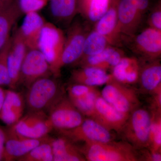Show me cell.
<instances>
[{
	"instance_id": "ffe728a7",
	"label": "cell",
	"mask_w": 161,
	"mask_h": 161,
	"mask_svg": "<svg viewBox=\"0 0 161 161\" xmlns=\"http://www.w3.org/2000/svg\"><path fill=\"white\" fill-rule=\"evenodd\" d=\"M49 11L53 23L67 28L78 14V0H49Z\"/></svg>"
},
{
	"instance_id": "8992f818",
	"label": "cell",
	"mask_w": 161,
	"mask_h": 161,
	"mask_svg": "<svg viewBox=\"0 0 161 161\" xmlns=\"http://www.w3.org/2000/svg\"><path fill=\"white\" fill-rule=\"evenodd\" d=\"M91 24L86 20L75 19L67 28L63 53L60 59V69L65 65L76 64L82 57L84 45L91 31Z\"/></svg>"
},
{
	"instance_id": "4fadbf2b",
	"label": "cell",
	"mask_w": 161,
	"mask_h": 161,
	"mask_svg": "<svg viewBox=\"0 0 161 161\" xmlns=\"http://www.w3.org/2000/svg\"><path fill=\"white\" fill-rule=\"evenodd\" d=\"M138 0H120L118 8V23L115 32L120 41L121 36H131L138 32L142 25L137 8Z\"/></svg>"
},
{
	"instance_id": "d4e9b609",
	"label": "cell",
	"mask_w": 161,
	"mask_h": 161,
	"mask_svg": "<svg viewBox=\"0 0 161 161\" xmlns=\"http://www.w3.org/2000/svg\"><path fill=\"white\" fill-rule=\"evenodd\" d=\"M120 0H112L107 11L94 24L93 30L112 39L117 46L121 45L120 41L115 36V28L118 23V8Z\"/></svg>"
},
{
	"instance_id": "d590c367",
	"label": "cell",
	"mask_w": 161,
	"mask_h": 161,
	"mask_svg": "<svg viewBox=\"0 0 161 161\" xmlns=\"http://www.w3.org/2000/svg\"><path fill=\"white\" fill-rule=\"evenodd\" d=\"M149 151L144 150L143 151V159L149 161H161V151H156L149 149Z\"/></svg>"
},
{
	"instance_id": "5bb4252c",
	"label": "cell",
	"mask_w": 161,
	"mask_h": 161,
	"mask_svg": "<svg viewBox=\"0 0 161 161\" xmlns=\"http://www.w3.org/2000/svg\"><path fill=\"white\" fill-rule=\"evenodd\" d=\"M130 114L122 113L108 103L100 95L96 99L93 119L110 131L120 133Z\"/></svg>"
},
{
	"instance_id": "e575fe53",
	"label": "cell",
	"mask_w": 161,
	"mask_h": 161,
	"mask_svg": "<svg viewBox=\"0 0 161 161\" xmlns=\"http://www.w3.org/2000/svg\"><path fill=\"white\" fill-rule=\"evenodd\" d=\"M157 1V0H138L137 8L138 15L142 23L145 15L149 12Z\"/></svg>"
},
{
	"instance_id": "4316f807",
	"label": "cell",
	"mask_w": 161,
	"mask_h": 161,
	"mask_svg": "<svg viewBox=\"0 0 161 161\" xmlns=\"http://www.w3.org/2000/svg\"><path fill=\"white\" fill-rule=\"evenodd\" d=\"M110 46L118 47L112 39L92 29L86 39L81 58L98 54Z\"/></svg>"
},
{
	"instance_id": "836d02e7",
	"label": "cell",
	"mask_w": 161,
	"mask_h": 161,
	"mask_svg": "<svg viewBox=\"0 0 161 161\" xmlns=\"http://www.w3.org/2000/svg\"><path fill=\"white\" fill-rule=\"evenodd\" d=\"M95 86H89L81 84L73 83L70 85L67 89L68 98H78L95 90Z\"/></svg>"
},
{
	"instance_id": "f35d334b",
	"label": "cell",
	"mask_w": 161,
	"mask_h": 161,
	"mask_svg": "<svg viewBox=\"0 0 161 161\" xmlns=\"http://www.w3.org/2000/svg\"><path fill=\"white\" fill-rule=\"evenodd\" d=\"M7 0H0V8L3 6Z\"/></svg>"
},
{
	"instance_id": "44dd1931",
	"label": "cell",
	"mask_w": 161,
	"mask_h": 161,
	"mask_svg": "<svg viewBox=\"0 0 161 161\" xmlns=\"http://www.w3.org/2000/svg\"><path fill=\"white\" fill-rule=\"evenodd\" d=\"M141 67L138 81L145 92L153 94L161 86V64L160 59L143 60L140 59Z\"/></svg>"
},
{
	"instance_id": "6da1fadb",
	"label": "cell",
	"mask_w": 161,
	"mask_h": 161,
	"mask_svg": "<svg viewBox=\"0 0 161 161\" xmlns=\"http://www.w3.org/2000/svg\"><path fill=\"white\" fill-rule=\"evenodd\" d=\"M58 81L50 77L36 80L27 88L25 103L29 112H48L63 95Z\"/></svg>"
},
{
	"instance_id": "4dcf8cb0",
	"label": "cell",
	"mask_w": 161,
	"mask_h": 161,
	"mask_svg": "<svg viewBox=\"0 0 161 161\" xmlns=\"http://www.w3.org/2000/svg\"><path fill=\"white\" fill-rule=\"evenodd\" d=\"M10 44V38L3 49L0 50V86H10V78L7 65V57Z\"/></svg>"
},
{
	"instance_id": "7a4b0ae2",
	"label": "cell",
	"mask_w": 161,
	"mask_h": 161,
	"mask_svg": "<svg viewBox=\"0 0 161 161\" xmlns=\"http://www.w3.org/2000/svg\"><path fill=\"white\" fill-rule=\"evenodd\" d=\"M86 161L140 160L136 149L127 142H87L80 148Z\"/></svg>"
},
{
	"instance_id": "52a82bcc",
	"label": "cell",
	"mask_w": 161,
	"mask_h": 161,
	"mask_svg": "<svg viewBox=\"0 0 161 161\" xmlns=\"http://www.w3.org/2000/svg\"><path fill=\"white\" fill-rule=\"evenodd\" d=\"M102 98L122 113L130 114L139 106L140 102L135 90L112 78L100 92Z\"/></svg>"
},
{
	"instance_id": "e0dca14e",
	"label": "cell",
	"mask_w": 161,
	"mask_h": 161,
	"mask_svg": "<svg viewBox=\"0 0 161 161\" xmlns=\"http://www.w3.org/2000/svg\"><path fill=\"white\" fill-rule=\"evenodd\" d=\"M25 104V99L21 93L13 89L6 90L0 120L9 127L16 124L23 116Z\"/></svg>"
},
{
	"instance_id": "f1b7e54d",
	"label": "cell",
	"mask_w": 161,
	"mask_h": 161,
	"mask_svg": "<svg viewBox=\"0 0 161 161\" xmlns=\"http://www.w3.org/2000/svg\"><path fill=\"white\" fill-rule=\"evenodd\" d=\"M43 142L18 159L19 161H53L52 140Z\"/></svg>"
},
{
	"instance_id": "8d00e7d4",
	"label": "cell",
	"mask_w": 161,
	"mask_h": 161,
	"mask_svg": "<svg viewBox=\"0 0 161 161\" xmlns=\"http://www.w3.org/2000/svg\"><path fill=\"white\" fill-rule=\"evenodd\" d=\"M5 130L0 127V161L3 160V150L5 144Z\"/></svg>"
},
{
	"instance_id": "484cf974",
	"label": "cell",
	"mask_w": 161,
	"mask_h": 161,
	"mask_svg": "<svg viewBox=\"0 0 161 161\" xmlns=\"http://www.w3.org/2000/svg\"><path fill=\"white\" fill-rule=\"evenodd\" d=\"M112 0H78V13L91 25L107 11Z\"/></svg>"
},
{
	"instance_id": "3957f363",
	"label": "cell",
	"mask_w": 161,
	"mask_h": 161,
	"mask_svg": "<svg viewBox=\"0 0 161 161\" xmlns=\"http://www.w3.org/2000/svg\"><path fill=\"white\" fill-rule=\"evenodd\" d=\"M65 41V34L61 28L53 23L46 22L38 43V49L49 64L52 75L59 77L60 63Z\"/></svg>"
},
{
	"instance_id": "2e32d148",
	"label": "cell",
	"mask_w": 161,
	"mask_h": 161,
	"mask_svg": "<svg viewBox=\"0 0 161 161\" xmlns=\"http://www.w3.org/2000/svg\"><path fill=\"white\" fill-rule=\"evenodd\" d=\"M125 56V53L118 47L110 46L98 54L81 58L75 64L80 67H92L107 71L112 69Z\"/></svg>"
},
{
	"instance_id": "8fae6325",
	"label": "cell",
	"mask_w": 161,
	"mask_h": 161,
	"mask_svg": "<svg viewBox=\"0 0 161 161\" xmlns=\"http://www.w3.org/2000/svg\"><path fill=\"white\" fill-rule=\"evenodd\" d=\"M5 132L3 160L6 161L17 160L38 145L52 138L48 135L41 138H28L19 134L12 126Z\"/></svg>"
},
{
	"instance_id": "30bf717a",
	"label": "cell",
	"mask_w": 161,
	"mask_h": 161,
	"mask_svg": "<svg viewBox=\"0 0 161 161\" xmlns=\"http://www.w3.org/2000/svg\"><path fill=\"white\" fill-rule=\"evenodd\" d=\"M52 75L49 64L42 53L38 49H29L21 66L18 85L28 88L36 80Z\"/></svg>"
},
{
	"instance_id": "7402d4cb",
	"label": "cell",
	"mask_w": 161,
	"mask_h": 161,
	"mask_svg": "<svg viewBox=\"0 0 161 161\" xmlns=\"http://www.w3.org/2000/svg\"><path fill=\"white\" fill-rule=\"evenodd\" d=\"M140 67V60L138 58L125 56L111 69V75L120 83L132 84L138 82Z\"/></svg>"
},
{
	"instance_id": "83f0119b",
	"label": "cell",
	"mask_w": 161,
	"mask_h": 161,
	"mask_svg": "<svg viewBox=\"0 0 161 161\" xmlns=\"http://www.w3.org/2000/svg\"><path fill=\"white\" fill-rule=\"evenodd\" d=\"M100 95V92L96 88L81 97L69 98L84 116L92 118L95 112V101Z\"/></svg>"
},
{
	"instance_id": "d6986e66",
	"label": "cell",
	"mask_w": 161,
	"mask_h": 161,
	"mask_svg": "<svg viewBox=\"0 0 161 161\" xmlns=\"http://www.w3.org/2000/svg\"><path fill=\"white\" fill-rule=\"evenodd\" d=\"M46 22L38 12L25 14L18 31L28 49H38L39 39Z\"/></svg>"
},
{
	"instance_id": "9c48e42d",
	"label": "cell",
	"mask_w": 161,
	"mask_h": 161,
	"mask_svg": "<svg viewBox=\"0 0 161 161\" xmlns=\"http://www.w3.org/2000/svg\"><path fill=\"white\" fill-rule=\"evenodd\" d=\"M59 133L74 142H108L113 140L111 131L93 119L85 118L82 123L70 130H60Z\"/></svg>"
},
{
	"instance_id": "7c38bea8",
	"label": "cell",
	"mask_w": 161,
	"mask_h": 161,
	"mask_svg": "<svg viewBox=\"0 0 161 161\" xmlns=\"http://www.w3.org/2000/svg\"><path fill=\"white\" fill-rule=\"evenodd\" d=\"M19 134L28 138H43L53 129L45 112H29L11 126Z\"/></svg>"
},
{
	"instance_id": "ac0fdd59",
	"label": "cell",
	"mask_w": 161,
	"mask_h": 161,
	"mask_svg": "<svg viewBox=\"0 0 161 161\" xmlns=\"http://www.w3.org/2000/svg\"><path fill=\"white\" fill-rule=\"evenodd\" d=\"M23 14L18 0H7L0 8V50L9 41L12 30Z\"/></svg>"
},
{
	"instance_id": "ba28073f",
	"label": "cell",
	"mask_w": 161,
	"mask_h": 161,
	"mask_svg": "<svg viewBox=\"0 0 161 161\" xmlns=\"http://www.w3.org/2000/svg\"><path fill=\"white\" fill-rule=\"evenodd\" d=\"M48 118L53 129L68 130L78 127L84 116L75 106L68 97L63 95L48 110Z\"/></svg>"
},
{
	"instance_id": "1f68e13d",
	"label": "cell",
	"mask_w": 161,
	"mask_h": 161,
	"mask_svg": "<svg viewBox=\"0 0 161 161\" xmlns=\"http://www.w3.org/2000/svg\"><path fill=\"white\" fill-rule=\"evenodd\" d=\"M49 0H18L19 6L23 14L38 12L47 5Z\"/></svg>"
},
{
	"instance_id": "603a6c76",
	"label": "cell",
	"mask_w": 161,
	"mask_h": 161,
	"mask_svg": "<svg viewBox=\"0 0 161 161\" xmlns=\"http://www.w3.org/2000/svg\"><path fill=\"white\" fill-rule=\"evenodd\" d=\"M112 77L111 74H108L104 70L86 67L73 70L70 79L72 83L96 87L106 84Z\"/></svg>"
},
{
	"instance_id": "277c9868",
	"label": "cell",
	"mask_w": 161,
	"mask_h": 161,
	"mask_svg": "<svg viewBox=\"0 0 161 161\" xmlns=\"http://www.w3.org/2000/svg\"><path fill=\"white\" fill-rule=\"evenodd\" d=\"M121 43L137 55L141 60L160 59L161 56V31L148 26L131 36H121Z\"/></svg>"
},
{
	"instance_id": "f546056e",
	"label": "cell",
	"mask_w": 161,
	"mask_h": 161,
	"mask_svg": "<svg viewBox=\"0 0 161 161\" xmlns=\"http://www.w3.org/2000/svg\"><path fill=\"white\" fill-rule=\"evenodd\" d=\"M152 116V123L150 132V146L148 148L154 151H161V112H156Z\"/></svg>"
},
{
	"instance_id": "cb8c5ba5",
	"label": "cell",
	"mask_w": 161,
	"mask_h": 161,
	"mask_svg": "<svg viewBox=\"0 0 161 161\" xmlns=\"http://www.w3.org/2000/svg\"><path fill=\"white\" fill-rule=\"evenodd\" d=\"M69 139L61 136L52 140L53 161H86L80 149Z\"/></svg>"
},
{
	"instance_id": "5b68a950",
	"label": "cell",
	"mask_w": 161,
	"mask_h": 161,
	"mask_svg": "<svg viewBox=\"0 0 161 161\" xmlns=\"http://www.w3.org/2000/svg\"><path fill=\"white\" fill-rule=\"evenodd\" d=\"M152 118L149 111L139 107L130 113L120 133L136 150L149 147Z\"/></svg>"
},
{
	"instance_id": "d6a6232c",
	"label": "cell",
	"mask_w": 161,
	"mask_h": 161,
	"mask_svg": "<svg viewBox=\"0 0 161 161\" xmlns=\"http://www.w3.org/2000/svg\"><path fill=\"white\" fill-rule=\"evenodd\" d=\"M147 23L149 27L161 31V0H157L150 9Z\"/></svg>"
},
{
	"instance_id": "9a60e30c",
	"label": "cell",
	"mask_w": 161,
	"mask_h": 161,
	"mask_svg": "<svg viewBox=\"0 0 161 161\" xmlns=\"http://www.w3.org/2000/svg\"><path fill=\"white\" fill-rule=\"evenodd\" d=\"M28 49L18 28L10 37V44L7 57V65L10 78L9 88L14 89L18 86L20 70Z\"/></svg>"
},
{
	"instance_id": "74e56055",
	"label": "cell",
	"mask_w": 161,
	"mask_h": 161,
	"mask_svg": "<svg viewBox=\"0 0 161 161\" xmlns=\"http://www.w3.org/2000/svg\"><path fill=\"white\" fill-rule=\"evenodd\" d=\"M6 91V90L3 88V86H0V112L2 109L4 99H5Z\"/></svg>"
}]
</instances>
